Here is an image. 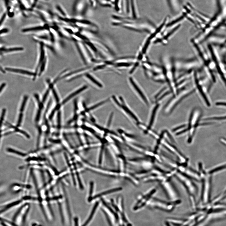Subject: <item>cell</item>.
<instances>
[{
  "label": "cell",
  "instance_id": "d4e9b609",
  "mask_svg": "<svg viewBox=\"0 0 226 226\" xmlns=\"http://www.w3.org/2000/svg\"><path fill=\"white\" fill-rule=\"evenodd\" d=\"M57 128L59 131L61 129V112L59 111L57 115Z\"/></svg>",
  "mask_w": 226,
  "mask_h": 226
},
{
  "label": "cell",
  "instance_id": "277c9868",
  "mask_svg": "<svg viewBox=\"0 0 226 226\" xmlns=\"http://www.w3.org/2000/svg\"><path fill=\"white\" fill-rule=\"evenodd\" d=\"M157 191V188L153 187L143 194L138 197L137 200L133 207L134 211H137L143 209L149 201L152 198Z\"/></svg>",
  "mask_w": 226,
  "mask_h": 226
},
{
  "label": "cell",
  "instance_id": "cb8c5ba5",
  "mask_svg": "<svg viewBox=\"0 0 226 226\" xmlns=\"http://www.w3.org/2000/svg\"><path fill=\"white\" fill-rule=\"evenodd\" d=\"M7 151L9 152L14 153L16 154L21 156H26V154H24L20 152L17 151V150L13 149H11V148L7 149Z\"/></svg>",
  "mask_w": 226,
  "mask_h": 226
},
{
  "label": "cell",
  "instance_id": "f35d334b",
  "mask_svg": "<svg viewBox=\"0 0 226 226\" xmlns=\"http://www.w3.org/2000/svg\"><path fill=\"white\" fill-rule=\"evenodd\" d=\"M6 86V84L5 83H3L1 85V89H0V91H1V93L2 92L5 86Z\"/></svg>",
  "mask_w": 226,
  "mask_h": 226
},
{
  "label": "cell",
  "instance_id": "3957f363",
  "mask_svg": "<svg viewBox=\"0 0 226 226\" xmlns=\"http://www.w3.org/2000/svg\"><path fill=\"white\" fill-rule=\"evenodd\" d=\"M156 146L159 147L162 146L164 147L176 157L178 162L188 165L189 159L185 156L175 146L170 143L165 138L163 134H161L159 135V138L157 140Z\"/></svg>",
  "mask_w": 226,
  "mask_h": 226
},
{
  "label": "cell",
  "instance_id": "d6a6232c",
  "mask_svg": "<svg viewBox=\"0 0 226 226\" xmlns=\"http://www.w3.org/2000/svg\"><path fill=\"white\" fill-rule=\"evenodd\" d=\"M134 2L133 1V0H131V7L132 9V13L133 14V15H134V17H135V9L134 5Z\"/></svg>",
  "mask_w": 226,
  "mask_h": 226
},
{
  "label": "cell",
  "instance_id": "8d00e7d4",
  "mask_svg": "<svg viewBox=\"0 0 226 226\" xmlns=\"http://www.w3.org/2000/svg\"><path fill=\"white\" fill-rule=\"evenodd\" d=\"M58 9L59 12L62 14L63 15H65V14L64 12L62 10V9L59 6H58L57 7Z\"/></svg>",
  "mask_w": 226,
  "mask_h": 226
},
{
  "label": "cell",
  "instance_id": "52a82bcc",
  "mask_svg": "<svg viewBox=\"0 0 226 226\" xmlns=\"http://www.w3.org/2000/svg\"><path fill=\"white\" fill-rule=\"evenodd\" d=\"M129 80L132 86L134 88L139 96L146 105H149V100L143 89L141 88L140 87L132 78L130 77Z\"/></svg>",
  "mask_w": 226,
  "mask_h": 226
},
{
  "label": "cell",
  "instance_id": "bcb514c9",
  "mask_svg": "<svg viewBox=\"0 0 226 226\" xmlns=\"http://www.w3.org/2000/svg\"><path fill=\"white\" fill-rule=\"evenodd\" d=\"M224 194H226V189H225V190L224 191Z\"/></svg>",
  "mask_w": 226,
  "mask_h": 226
},
{
  "label": "cell",
  "instance_id": "484cf974",
  "mask_svg": "<svg viewBox=\"0 0 226 226\" xmlns=\"http://www.w3.org/2000/svg\"><path fill=\"white\" fill-rule=\"evenodd\" d=\"M180 27V26H178L174 28V29L171 31L166 36L164 37V39L165 40H167L169 37H170L172 36L173 34H174L176 31L178 29L179 27Z\"/></svg>",
  "mask_w": 226,
  "mask_h": 226
},
{
  "label": "cell",
  "instance_id": "836d02e7",
  "mask_svg": "<svg viewBox=\"0 0 226 226\" xmlns=\"http://www.w3.org/2000/svg\"><path fill=\"white\" fill-rule=\"evenodd\" d=\"M113 116V113H112L111 115L110 116V117H109V118L108 120V124H107V127H110V125L111 124V122L112 121Z\"/></svg>",
  "mask_w": 226,
  "mask_h": 226
},
{
  "label": "cell",
  "instance_id": "5bb4252c",
  "mask_svg": "<svg viewBox=\"0 0 226 226\" xmlns=\"http://www.w3.org/2000/svg\"><path fill=\"white\" fill-rule=\"evenodd\" d=\"M5 70L9 72L29 75L30 76H33V75L34 76V73L22 69L6 68Z\"/></svg>",
  "mask_w": 226,
  "mask_h": 226
},
{
  "label": "cell",
  "instance_id": "4dcf8cb0",
  "mask_svg": "<svg viewBox=\"0 0 226 226\" xmlns=\"http://www.w3.org/2000/svg\"><path fill=\"white\" fill-rule=\"evenodd\" d=\"M104 149V146H102L101 147L99 157V163L100 164H101L102 162V157Z\"/></svg>",
  "mask_w": 226,
  "mask_h": 226
},
{
  "label": "cell",
  "instance_id": "ac0fdd59",
  "mask_svg": "<svg viewBox=\"0 0 226 226\" xmlns=\"http://www.w3.org/2000/svg\"><path fill=\"white\" fill-rule=\"evenodd\" d=\"M28 204H26L22 205L18 209L13 215L12 219L13 221L16 223L23 209Z\"/></svg>",
  "mask_w": 226,
  "mask_h": 226
},
{
  "label": "cell",
  "instance_id": "d6986e66",
  "mask_svg": "<svg viewBox=\"0 0 226 226\" xmlns=\"http://www.w3.org/2000/svg\"><path fill=\"white\" fill-rule=\"evenodd\" d=\"M45 29V28L44 27L41 26H39L30 28H26V29H24L22 30V32L25 33L33 31H39L43 30Z\"/></svg>",
  "mask_w": 226,
  "mask_h": 226
},
{
  "label": "cell",
  "instance_id": "7c38bea8",
  "mask_svg": "<svg viewBox=\"0 0 226 226\" xmlns=\"http://www.w3.org/2000/svg\"><path fill=\"white\" fill-rule=\"evenodd\" d=\"M122 190V188L121 187H118L114 188V189L110 190L107 191L102 192L100 194H97L95 195V196H94V197H91V198L88 199V201L89 202H91L92 200L94 199H96L97 198L100 197L102 196L106 195L113 193L119 191L121 190Z\"/></svg>",
  "mask_w": 226,
  "mask_h": 226
},
{
  "label": "cell",
  "instance_id": "4fadbf2b",
  "mask_svg": "<svg viewBox=\"0 0 226 226\" xmlns=\"http://www.w3.org/2000/svg\"><path fill=\"white\" fill-rule=\"evenodd\" d=\"M45 52L44 49V44L43 43H41V55L39 60V63L36 67V72L34 73V79L36 77L38 70L39 67L43 62L45 59H44Z\"/></svg>",
  "mask_w": 226,
  "mask_h": 226
},
{
  "label": "cell",
  "instance_id": "7a4b0ae2",
  "mask_svg": "<svg viewBox=\"0 0 226 226\" xmlns=\"http://www.w3.org/2000/svg\"><path fill=\"white\" fill-rule=\"evenodd\" d=\"M180 199L174 201H165L153 197L149 201L146 206L151 209H157L166 212H171L181 203Z\"/></svg>",
  "mask_w": 226,
  "mask_h": 226
},
{
  "label": "cell",
  "instance_id": "ba28073f",
  "mask_svg": "<svg viewBox=\"0 0 226 226\" xmlns=\"http://www.w3.org/2000/svg\"><path fill=\"white\" fill-rule=\"evenodd\" d=\"M157 103L153 108L151 114L149 124L147 127L148 129H152L155 124L158 112L160 106L159 104L158 103Z\"/></svg>",
  "mask_w": 226,
  "mask_h": 226
},
{
  "label": "cell",
  "instance_id": "8992f818",
  "mask_svg": "<svg viewBox=\"0 0 226 226\" xmlns=\"http://www.w3.org/2000/svg\"><path fill=\"white\" fill-rule=\"evenodd\" d=\"M171 179L159 183L169 201H174L180 199V195L171 181Z\"/></svg>",
  "mask_w": 226,
  "mask_h": 226
},
{
  "label": "cell",
  "instance_id": "1f68e13d",
  "mask_svg": "<svg viewBox=\"0 0 226 226\" xmlns=\"http://www.w3.org/2000/svg\"><path fill=\"white\" fill-rule=\"evenodd\" d=\"M6 110L5 109H4L3 110H2V115L1 116V127H2V125L3 122V121L4 120V118L5 117V113H6Z\"/></svg>",
  "mask_w": 226,
  "mask_h": 226
},
{
  "label": "cell",
  "instance_id": "83f0119b",
  "mask_svg": "<svg viewBox=\"0 0 226 226\" xmlns=\"http://www.w3.org/2000/svg\"><path fill=\"white\" fill-rule=\"evenodd\" d=\"M184 18L183 16H181L179 18L177 19L176 20L170 23L167 25V27H170L172 26L173 25H174L178 22H179L181 21Z\"/></svg>",
  "mask_w": 226,
  "mask_h": 226
},
{
  "label": "cell",
  "instance_id": "74e56055",
  "mask_svg": "<svg viewBox=\"0 0 226 226\" xmlns=\"http://www.w3.org/2000/svg\"><path fill=\"white\" fill-rule=\"evenodd\" d=\"M74 226H79L78 220L77 218H75L74 219Z\"/></svg>",
  "mask_w": 226,
  "mask_h": 226
},
{
  "label": "cell",
  "instance_id": "4316f807",
  "mask_svg": "<svg viewBox=\"0 0 226 226\" xmlns=\"http://www.w3.org/2000/svg\"><path fill=\"white\" fill-rule=\"evenodd\" d=\"M46 63V58L40 66V70L39 73V76H40L42 73L44 71L45 69Z\"/></svg>",
  "mask_w": 226,
  "mask_h": 226
},
{
  "label": "cell",
  "instance_id": "d590c367",
  "mask_svg": "<svg viewBox=\"0 0 226 226\" xmlns=\"http://www.w3.org/2000/svg\"><path fill=\"white\" fill-rule=\"evenodd\" d=\"M9 32V30L7 28H4L1 30V34H3L7 33Z\"/></svg>",
  "mask_w": 226,
  "mask_h": 226
},
{
  "label": "cell",
  "instance_id": "ffe728a7",
  "mask_svg": "<svg viewBox=\"0 0 226 226\" xmlns=\"http://www.w3.org/2000/svg\"><path fill=\"white\" fill-rule=\"evenodd\" d=\"M109 101V99H108L104 101H101L97 104H96L91 107L88 109H87V110H86V111L87 112H89L93 110H94V109H95L98 108V107L101 106V105L105 104V103L108 102Z\"/></svg>",
  "mask_w": 226,
  "mask_h": 226
},
{
  "label": "cell",
  "instance_id": "e0dca14e",
  "mask_svg": "<svg viewBox=\"0 0 226 226\" xmlns=\"http://www.w3.org/2000/svg\"><path fill=\"white\" fill-rule=\"evenodd\" d=\"M226 169V163L219 165L212 169L209 172L208 174L212 175L215 173L223 171Z\"/></svg>",
  "mask_w": 226,
  "mask_h": 226
},
{
  "label": "cell",
  "instance_id": "ab89813d",
  "mask_svg": "<svg viewBox=\"0 0 226 226\" xmlns=\"http://www.w3.org/2000/svg\"><path fill=\"white\" fill-rule=\"evenodd\" d=\"M126 7H127V11L128 12H129V3L128 0H126Z\"/></svg>",
  "mask_w": 226,
  "mask_h": 226
},
{
  "label": "cell",
  "instance_id": "f546056e",
  "mask_svg": "<svg viewBox=\"0 0 226 226\" xmlns=\"http://www.w3.org/2000/svg\"><path fill=\"white\" fill-rule=\"evenodd\" d=\"M94 182L91 181L90 183V188L89 191V197L88 199L91 198L92 194L94 189Z\"/></svg>",
  "mask_w": 226,
  "mask_h": 226
},
{
  "label": "cell",
  "instance_id": "603a6c76",
  "mask_svg": "<svg viewBox=\"0 0 226 226\" xmlns=\"http://www.w3.org/2000/svg\"><path fill=\"white\" fill-rule=\"evenodd\" d=\"M74 168L75 169V172H76V174L77 176V180L78 181L79 185L80 186V187L81 189L83 190V186L82 185L81 180H80V178L79 176V173L78 171H77V168L76 166V165H75V164H74Z\"/></svg>",
  "mask_w": 226,
  "mask_h": 226
},
{
  "label": "cell",
  "instance_id": "b9f144b4",
  "mask_svg": "<svg viewBox=\"0 0 226 226\" xmlns=\"http://www.w3.org/2000/svg\"><path fill=\"white\" fill-rule=\"evenodd\" d=\"M118 0H116L115 1V7L117 11H118L119 9L118 7Z\"/></svg>",
  "mask_w": 226,
  "mask_h": 226
},
{
  "label": "cell",
  "instance_id": "30bf717a",
  "mask_svg": "<svg viewBox=\"0 0 226 226\" xmlns=\"http://www.w3.org/2000/svg\"><path fill=\"white\" fill-rule=\"evenodd\" d=\"M28 99V96L26 95L24 97L21 107V108L20 109V112L19 115L17 123L16 126L17 127H20L21 125L23 115L22 113L24 111Z\"/></svg>",
  "mask_w": 226,
  "mask_h": 226
},
{
  "label": "cell",
  "instance_id": "60d3db41",
  "mask_svg": "<svg viewBox=\"0 0 226 226\" xmlns=\"http://www.w3.org/2000/svg\"><path fill=\"white\" fill-rule=\"evenodd\" d=\"M31 226H43L41 224H39L36 222L33 223L31 224Z\"/></svg>",
  "mask_w": 226,
  "mask_h": 226
},
{
  "label": "cell",
  "instance_id": "f6af8a7d",
  "mask_svg": "<svg viewBox=\"0 0 226 226\" xmlns=\"http://www.w3.org/2000/svg\"><path fill=\"white\" fill-rule=\"evenodd\" d=\"M1 71L3 73H5V71L3 69H2V67H1Z\"/></svg>",
  "mask_w": 226,
  "mask_h": 226
},
{
  "label": "cell",
  "instance_id": "ee69618b",
  "mask_svg": "<svg viewBox=\"0 0 226 226\" xmlns=\"http://www.w3.org/2000/svg\"><path fill=\"white\" fill-rule=\"evenodd\" d=\"M1 224L2 225V226H9L6 223L2 221V222L1 223Z\"/></svg>",
  "mask_w": 226,
  "mask_h": 226
},
{
  "label": "cell",
  "instance_id": "9a60e30c",
  "mask_svg": "<svg viewBox=\"0 0 226 226\" xmlns=\"http://www.w3.org/2000/svg\"><path fill=\"white\" fill-rule=\"evenodd\" d=\"M22 202V200H19L3 206L2 207V209H1V214H4V213L8 210L11 209L12 207L19 204Z\"/></svg>",
  "mask_w": 226,
  "mask_h": 226
},
{
  "label": "cell",
  "instance_id": "e575fe53",
  "mask_svg": "<svg viewBox=\"0 0 226 226\" xmlns=\"http://www.w3.org/2000/svg\"><path fill=\"white\" fill-rule=\"evenodd\" d=\"M6 16V14L5 13L4 14L1 19V22H0V25L1 26L2 25V24L5 20Z\"/></svg>",
  "mask_w": 226,
  "mask_h": 226
},
{
  "label": "cell",
  "instance_id": "9c48e42d",
  "mask_svg": "<svg viewBox=\"0 0 226 226\" xmlns=\"http://www.w3.org/2000/svg\"><path fill=\"white\" fill-rule=\"evenodd\" d=\"M122 104H121L120 107H121L122 109L126 113V114L129 115L132 119L137 122V124L139 123V118L134 114V113L125 105V103L123 100H122Z\"/></svg>",
  "mask_w": 226,
  "mask_h": 226
},
{
  "label": "cell",
  "instance_id": "f1b7e54d",
  "mask_svg": "<svg viewBox=\"0 0 226 226\" xmlns=\"http://www.w3.org/2000/svg\"><path fill=\"white\" fill-rule=\"evenodd\" d=\"M186 126L185 125H183L180 126H178L174 128H173L172 130V131L173 132H177L181 129H183L184 128H185Z\"/></svg>",
  "mask_w": 226,
  "mask_h": 226
},
{
  "label": "cell",
  "instance_id": "7bdbcfd3",
  "mask_svg": "<svg viewBox=\"0 0 226 226\" xmlns=\"http://www.w3.org/2000/svg\"><path fill=\"white\" fill-rule=\"evenodd\" d=\"M217 105H224L226 106V103L223 102H218V103H217Z\"/></svg>",
  "mask_w": 226,
  "mask_h": 226
},
{
  "label": "cell",
  "instance_id": "8fae6325",
  "mask_svg": "<svg viewBox=\"0 0 226 226\" xmlns=\"http://www.w3.org/2000/svg\"><path fill=\"white\" fill-rule=\"evenodd\" d=\"M87 88L88 87L87 86H84L78 89L76 91H74L73 93L70 94L66 98L63 100L62 102V104L63 105L67 103L73 98L76 96L78 95V94L84 91V90H86Z\"/></svg>",
  "mask_w": 226,
  "mask_h": 226
},
{
  "label": "cell",
  "instance_id": "44dd1931",
  "mask_svg": "<svg viewBox=\"0 0 226 226\" xmlns=\"http://www.w3.org/2000/svg\"><path fill=\"white\" fill-rule=\"evenodd\" d=\"M24 50L23 48L22 47H16V48H12L6 49L4 48H1V51L4 52H9L14 51H22Z\"/></svg>",
  "mask_w": 226,
  "mask_h": 226
},
{
  "label": "cell",
  "instance_id": "6da1fadb",
  "mask_svg": "<svg viewBox=\"0 0 226 226\" xmlns=\"http://www.w3.org/2000/svg\"><path fill=\"white\" fill-rule=\"evenodd\" d=\"M174 176L183 185L188 194L190 201L195 200L194 193L197 192V188L193 180L190 177L179 172L176 169H172Z\"/></svg>",
  "mask_w": 226,
  "mask_h": 226
},
{
  "label": "cell",
  "instance_id": "5b68a950",
  "mask_svg": "<svg viewBox=\"0 0 226 226\" xmlns=\"http://www.w3.org/2000/svg\"><path fill=\"white\" fill-rule=\"evenodd\" d=\"M132 164L142 168L143 170H149L160 165L156 160L147 157H140L128 159Z\"/></svg>",
  "mask_w": 226,
  "mask_h": 226
},
{
  "label": "cell",
  "instance_id": "2e32d148",
  "mask_svg": "<svg viewBox=\"0 0 226 226\" xmlns=\"http://www.w3.org/2000/svg\"><path fill=\"white\" fill-rule=\"evenodd\" d=\"M99 204V202H97L96 203V204L95 205H94L93 207V208L91 212V214L89 215V217L86 221L83 224L82 226H87V225L90 222V221L92 219V218L94 214H95V213L96 212Z\"/></svg>",
  "mask_w": 226,
  "mask_h": 226
},
{
  "label": "cell",
  "instance_id": "7402d4cb",
  "mask_svg": "<svg viewBox=\"0 0 226 226\" xmlns=\"http://www.w3.org/2000/svg\"><path fill=\"white\" fill-rule=\"evenodd\" d=\"M86 76L90 80V81L92 82L94 84H96L98 87L100 88L102 87L103 86L102 84L99 81H97L96 79L91 76V75L89 74H87Z\"/></svg>",
  "mask_w": 226,
  "mask_h": 226
}]
</instances>
